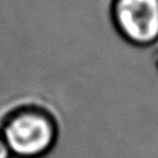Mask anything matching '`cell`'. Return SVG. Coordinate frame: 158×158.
<instances>
[{
    "label": "cell",
    "mask_w": 158,
    "mask_h": 158,
    "mask_svg": "<svg viewBox=\"0 0 158 158\" xmlns=\"http://www.w3.org/2000/svg\"><path fill=\"white\" fill-rule=\"evenodd\" d=\"M109 16L115 32L130 46L158 44V0H110Z\"/></svg>",
    "instance_id": "2"
},
{
    "label": "cell",
    "mask_w": 158,
    "mask_h": 158,
    "mask_svg": "<svg viewBox=\"0 0 158 158\" xmlns=\"http://www.w3.org/2000/svg\"><path fill=\"white\" fill-rule=\"evenodd\" d=\"M154 65H156L157 72H158V44H157V48H156V52H154Z\"/></svg>",
    "instance_id": "4"
},
{
    "label": "cell",
    "mask_w": 158,
    "mask_h": 158,
    "mask_svg": "<svg viewBox=\"0 0 158 158\" xmlns=\"http://www.w3.org/2000/svg\"><path fill=\"white\" fill-rule=\"evenodd\" d=\"M0 135L14 157L41 158L56 146L59 127L47 111L22 109L9 117Z\"/></svg>",
    "instance_id": "1"
},
{
    "label": "cell",
    "mask_w": 158,
    "mask_h": 158,
    "mask_svg": "<svg viewBox=\"0 0 158 158\" xmlns=\"http://www.w3.org/2000/svg\"><path fill=\"white\" fill-rule=\"evenodd\" d=\"M0 158H12V154L7 147V144L5 143L4 138L0 135Z\"/></svg>",
    "instance_id": "3"
}]
</instances>
